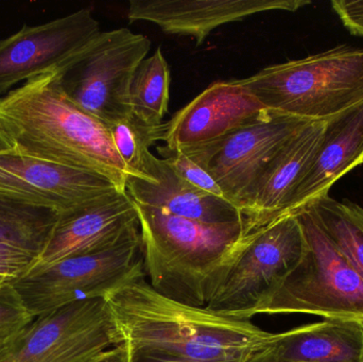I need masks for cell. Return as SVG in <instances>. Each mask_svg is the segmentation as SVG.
<instances>
[{"label":"cell","mask_w":363,"mask_h":362,"mask_svg":"<svg viewBox=\"0 0 363 362\" xmlns=\"http://www.w3.org/2000/svg\"><path fill=\"white\" fill-rule=\"evenodd\" d=\"M145 276L138 231L108 250L31 268L11 282L35 318L77 302L104 299L119 287Z\"/></svg>","instance_id":"52a82bcc"},{"label":"cell","mask_w":363,"mask_h":362,"mask_svg":"<svg viewBox=\"0 0 363 362\" xmlns=\"http://www.w3.org/2000/svg\"><path fill=\"white\" fill-rule=\"evenodd\" d=\"M362 164H363V159H362Z\"/></svg>","instance_id":"1f68e13d"},{"label":"cell","mask_w":363,"mask_h":362,"mask_svg":"<svg viewBox=\"0 0 363 362\" xmlns=\"http://www.w3.org/2000/svg\"><path fill=\"white\" fill-rule=\"evenodd\" d=\"M157 150L162 155H166L163 159L165 163L188 184L196 187L199 191L213 196L218 199L228 201L221 187L216 182L215 179L202 166L190 159L186 153L182 152V151L168 152L162 147H159Z\"/></svg>","instance_id":"d4e9b609"},{"label":"cell","mask_w":363,"mask_h":362,"mask_svg":"<svg viewBox=\"0 0 363 362\" xmlns=\"http://www.w3.org/2000/svg\"><path fill=\"white\" fill-rule=\"evenodd\" d=\"M306 242L296 215L243 236L224 265L206 308L251 321L302 261Z\"/></svg>","instance_id":"5b68a950"},{"label":"cell","mask_w":363,"mask_h":362,"mask_svg":"<svg viewBox=\"0 0 363 362\" xmlns=\"http://www.w3.org/2000/svg\"><path fill=\"white\" fill-rule=\"evenodd\" d=\"M135 205L149 284L174 301L206 307L224 265L245 236L243 222H200Z\"/></svg>","instance_id":"3957f363"},{"label":"cell","mask_w":363,"mask_h":362,"mask_svg":"<svg viewBox=\"0 0 363 362\" xmlns=\"http://www.w3.org/2000/svg\"><path fill=\"white\" fill-rule=\"evenodd\" d=\"M113 144L127 167L129 176L145 180V167L150 148L162 142L164 123L150 125L132 116L108 125Z\"/></svg>","instance_id":"603a6c76"},{"label":"cell","mask_w":363,"mask_h":362,"mask_svg":"<svg viewBox=\"0 0 363 362\" xmlns=\"http://www.w3.org/2000/svg\"><path fill=\"white\" fill-rule=\"evenodd\" d=\"M238 82L270 112L328 121L363 101V49L335 47L268 66Z\"/></svg>","instance_id":"277c9868"},{"label":"cell","mask_w":363,"mask_h":362,"mask_svg":"<svg viewBox=\"0 0 363 362\" xmlns=\"http://www.w3.org/2000/svg\"><path fill=\"white\" fill-rule=\"evenodd\" d=\"M305 123L267 111L217 142L182 152L209 172L225 199L241 213L262 172Z\"/></svg>","instance_id":"30bf717a"},{"label":"cell","mask_w":363,"mask_h":362,"mask_svg":"<svg viewBox=\"0 0 363 362\" xmlns=\"http://www.w3.org/2000/svg\"><path fill=\"white\" fill-rule=\"evenodd\" d=\"M104 300L130 352L187 362H250L279 337L252 321L169 299L145 278L119 287Z\"/></svg>","instance_id":"6da1fadb"},{"label":"cell","mask_w":363,"mask_h":362,"mask_svg":"<svg viewBox=\"0 0 363 362\" xmlns=\"http://www.w3.org/2000/svg\"><path fill=\"white\" fill-rule=\"evenodd\" d=\"M57 219V213L0 198V246L40 256Z\"/></svg>","instance_id":"44dd1931"},{"label":"cell","mask_w":363,"mask_h":362,"mask_svg":"<svg viewBox=\"0 0 363 362\" xmlns=\"http://www.w3.org/2000/svg\"><path fill=\"white\" fill-rule=\"evenodd\" d=\"M325 123H305L262 172L241 210L245 235L284 216L296 186L315 159Z\"/></svg>","instance_id":"2e32d148"},{"label":"cell","mask_w":363,"mask_h":362,"mask_svg":"<svg viewBox=\"0 0 363 362\" xmlns=\"http://www.w3.org/2000/svg\"><path fill=\"white\" fill-rule=\"evenodd\" d=\"M91 9L40 25H23L0 40V95L21 82L72 64L101 33Z\"/></svg>","instance_id":"8fae6325"},{"label":"cell","mask_w":363,"mask_h":362,"mask_svg":"<svg viewBox=\"0 0 363 362\" xmlns=\"http://www.w3.org/2000/svg\"><path fill=\"white\" fill-rule=\"evenodd\" d=\"M138 231L135 202L127 191H113L57 215L46 246L31 268L108 250Z\"/></svg>","instance_id":"4fadbf2b"},{"label":"cell","mask_w":363,"mask_h":362,"mask_svg":"<svg viewBox=\"0 0 363 362\" xmlns=\"http://www.w3.org/2000/svg\"><path fill=\"white\" fill-rule=\"evenodd\" d=\"M296 216L306 242L304 255L259 315H315L363 325V278L308 210Z\"/></svg>","instance_id":"8992f818"},{"label":"cell","mask_w":363,"mask_h":362,"mask_svg":"<svg viewBox=\"0 0 363 362\" xmlns=\"http://www.w3.org/2000/svg\"><path fill=\"white\" fill-rule=\"evenodd\" d=\"M119 189L99 174L45 161L13 149L0 151V198L57 215Z\"/></svg>","instance_id":"7c38bea8"},{"label":"cell","mask_w":363,"mask_h":362,"mask_svg":"<svg viewBox=\"0 0 363 362\" xmlns=\"http://www.w3.org/2000/svg\"><path fill=\"white\" fill-rule=\"evenodd\" d=\"M309 0H131L130 21H149L167 33L191 36L201 46L226 23L269 11L296 12Z\"/></svg>","instance_id":"9a60e30c"},{"label":"cell","mask_w":363,"mask_h":362,"mask_svg":"<svg viewBox=\"0 0 363 362\" xmlns=\"http://www.w3.org/2000/svg\"><path fill=\"white\" fill-rule=\"evenodd\" d=\"M268 354L281 362H363V325L324 320L279 333Z\"/></svg>","instance_id":"d6986e66"},{"label":"cell","mask_w":363,"mask_h":362,"mask_svg":"<svg viewBox=\"0 0 363 362\" xmlns=\"http://www.w3.org/2000/svg\"><path fill=\"white\" fill-rule=\"evenodd\" d=\"M332 6L353 35L363 36V0H333Z\"/></svg>","instance_id":"4316f807"},{"label":"cell","mask_w":363,"mask_h":362,"mask_svg":"<svg viewBox=\"0 0 363 362\" xmlns=\"http://www.w3.org/2000/svg\"><path fill=\"white\" fill-rule=\"evenodd\" d=\"M129 351V350H128ZM128 362H187L182 361H174V359L160 358V357L151 356V355L144 354L140 352H130L129 361Z\"/></svg>","instance_id":"f1b7e54d"},{"label":"cell","mask_w":363,"mask_h":362,"mask_svg":"<svg viewBox=\"0 0 363 362\" xmlns=\"http://www.w3.org/2000/svg\"><path fill=\"white\" fill-rule=\"evenodd\" d=\"M13 149H14V145L0 123V151H10Z\"/></svg>","instance_id":"f546056e"},{"label":"cell","mask_w":363,"mask_h":362,"mask_svg":"<svg viewBox=\"0 0 363 362\" xmlns=\"http://www.w3.org/2000/svg\"><path fill=\"white\" fill-rule=\"evenodd\" d=\"M267 111L238 80L213 83L164 123L163 149L174 152L217 142Z\"/></svg>","instance_id":"5bb4252c"},{"label":"cell","mask_w":363,"mask_h":362,"mask_svg":"<svg viewBox=\"0 0 363 362\" xmlns=\"http://www.w3.org/2000/svg\"><path fill=\"white\" fill-rule=\"evenodd\" d=\"M363 159V101L326 121L321 144L283 217L328 195L330 187Z\"/></svg>","instance_id":"e0dca14e"},{"label":"cell","mask_w":363,"mask_h":362,"mask_svg":"<svg viewBox=\"0 0 363 362\" xmlns=\"http://www.w3.org/2000/svg\"><path fill=\"white\" fill-rule=\"evenodd\" d=\"M151 42L128 28L101 32L59 72L60 86L79 108L106 125L132 116L130 91Z\"/></svg>","instance_id":"ba28073f"},{"label":"cell","mask_w":363,"mask_h":362,"mask_svg":"<svg viewBox=\"0 0 363 362\" xmlns=\"http://www.w3.org/2000/svg\"><path fill=\"white\" fill-rule=\"evenodd\" d=\"M170 81V67L159 47L134 74L130 91L132 115L147 125H162L169 106Z\"/></svg>","instance_id":"7402d4cb"},{"label":"cell","mask_w":363,"mask_h":362,"mask_svg":"<svg viewBox=\"0 0 363 362\" xmlns=\"http://www.w3.org/2000/svg\"><path fill=\"white\" fill-rule=\"evenodd\" d=\"M34 320L11 281H0V344L12 339Z\"/></svg>","instance_id":"cb8c5ba5"},{"label":"cell","mask_w":363,"mask_h":362,"mask_svg":"<svg viewBox=\"0 0 363 362\" xmlns=\"http://www.w3.org/2000/svg\"><path fill=\"white\" fill-rule=\"evenodd\" d=\"M129 361V351L125 344H119L104 353L95 362H128Z\"/></svg>","instance_id":"83f0119b"},{"label":"cell","mask_w":363,"mask_h":362,"mask_svg":"<svg viewBox=\"0 0 363 362\" xmlns=\"http://www.w3.org/2000/svg\"><path fill=\"white\" fill-rule=\"evenodd\" d=\"M250 362H281L275 361V359H273L272 357L270 356V355L268 354V350L264 351V353H262V354L258 355V356H256L255 358L252 359Z\"/></svg>","instance_id":"4dcf8cb0"},{"label":"cell","mask_w":363,"mask_h":362,"mask_svg":"<svg viewBox=\"0 0 363 362\" xmlns=\"http://www.w3.org/2000/svg\"><path fill=\"white\" fill-rule=\"evenodd\" d=\"M363 278V208L326 195L303 208Z\"/></svg>","instance_id":"ffe728a7"},{"label":"cell","mask_w":363,"mask_h":362,"mask_svg":"<svg viewBox=\"0 0 363 362\" xmlns=\"http://www.w3.org/2000/svg\"><path fill=\"white\" fill-rule=\"evenodd\" d=\"M0 123L17 151L99 174L125 191L129 172L108 125L64 94L59 72L31 79L0 98Z\"/></svg>","instance_id":"7a4b0ae2"},{"label":"cell","mask_w":363,"mask_h":362,"mask_svg":"<svg viewBox=\"0 0 363 362\" xmlns=\"http://www.w3.org/2000/svg\"><path fill=\"white\" fill-rule=\"evenodd\" d=\"M36 257L23 251L0 246V281L21 278L34 265Z\"/></svg>","instance_id":"484cf974"},{"label":"cell","mask_w":363,"mask_h":362,"mask_svg":"<svg viewBox=\"0 0 363 362\" xmlns=\"http://www.w3.org/2000/svg\"><path fill=\"white\" fill-rule=\"evenodd\" d=\"M119 344L106 300H89L35 317L0 344V362H95Z\"/></svg>","instance_id":"9c48e42d"},{"label":"cell","mask_w":363,"mask_h":362,"mask_svg":"<svg viewBox=\"0 0 363 362\" xmlns=\"http://www.w3.org/2000/svg\"><path fill=\"white\" fill-rule=\"evenodd\" d=\"M145 174V180L129 176L125 184V191L135 203L200 222H243L238 208L188 184L152 153L147 157Z\"/></svg>","instance_id":"ac0fdd59"}]
</instances>
